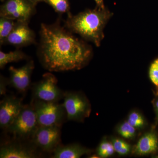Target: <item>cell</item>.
Instances as JSON below:
<instances>
[{
  "mask_svg": "<svg viewBox=\"0 0 158 158\" xmlns=\"http://www.w3.org/2000/svg\"><path fill=\"white\" fill-rule=\"evenodd\" d=\"M37 56L41 65L49 72L79 70L90 61L92 51L59 21L42 23Z\"/></svg>",
  "mask_w": 158,
  "mask_h": 158,
  "instance_id": "6da1fadb",
  "label": "cell"
},
{
  "mask_svg": "<svg viewBox=\"0 0 158 158\" xmlns=\"http://www.w3.org/2000/svg\"><path fill=\"white\" fill-rule=\"evenodd\" d=\"M112 14L105 9L98 8L81 12L75 15L69 14L65 27L99 47L104 37L103 30Z\"/></svg>",
  "mask_w": 158,
  "mask_h": 158,
  "instance_id": "7a4b0ae2",
  "label": "cell"
},
{
  "mask_svg": "<svg viewBox=\"0 0 158 158\" xmlns=\"http://www.w3.org/2000/svg\"><path fill=\"white\" fill-rule=\"evenodd\" d=\"M31 104L34 107L39 126H62L67 120L63 103L33 99Z\"/></svg>",
  "mask_w": 158,
  "mask_h": 158,
  "instance_id": "3957f363",
  "label": "cell"
},
{
  "mask_svg": "<svg viewBox=\"0 0 158 158\" xmlns=\"http://www.w3.org/2000/svg\"><path fill=\"white\" fill-rule=\"evenodd\" d=\"M39 125L35 111L31 104L24 105L16 118L6 130L15 139L31 141Z\"/></svg>",
  "mask_w": 158,
  "mask_h": 158,
  "instance_id": "277c9868",
  "label": "cell"
},
{
  "mask_svg": "<svg viewBox=\"0 0 158 158\" xmlns=\"http://www.w3.org/2000/svg\"><path fill=\"white\" fill-rule=\"evenodd\" d=\"M63 104L67 114V120L83 122L91 113V105L87 98L80 92L66 91Z\"/></svg>",
  "mask_w": 158,
  "mask_h": 158,
  "instance_id": "5b68a950",
  "label": "cell"
},
{
  "mask_svg": "<svg viewBox=\"0 0 158 158\" xmlns=\"http://www.w3.org/2000/svg\"><path fill=\"white\" fill-rule=\"evenodd\" d=\"M57 83L53 74H44L40 81L31 86L33 99L46 102H59L63 99L65 92L59 88Z\"/></svg>",
  "mask_w": 158,
  "mask_h": 158,
  "instance_id": "8992f818",
  "label": "cell"
},
{
  "mask_svg": "<svg viewBox=\"0 0 158 158\" xmlns=\"http://www.w3.org/2000/svg\"><path fill=\"white\" fill-rule=\"evenodd\" d=\"M61 127L39 126L31 141L40 151L52 153L60 145Z\"/></svg>",
  "mask_w": 158,
  "mask_h": 158,
  "instance_id": "52a82bcc",
  "label": "cell"
},
{
  "mask_svg": "<svg viewBox=\"0 0 158 158\" xmlns=\"http://www.w3.org/2000/svg\"><path fill=\"white\" fill-rule=\"evenodd\" d=\"M34 11V4L28 0H8L1 7L0 16L15 21L29 22Z\"/></svg>",
  "mask_w": 158,
  "mask_h": 158,
  "instance_id": "ba28073f",
  "label": "cell"
},
{
  "mask_svg": "<svg viewBox=\"0 0 158 158\" xmlns=\"http://www.w3.org/2000/svg\"><path fill=\"white\" fill-rule=\"evenodd\" d=\"M15 139L3 144L0 148L1 158H36L41 157L39 150L32 142L29 144Z\"/></svg>",
  "mask_w": 158,
  "mask_h": 158,
  "instance_id": "9c48e42d",
  "label": "cell"
},
{
  "mask_svg": "<svg viewBox=\"0 0 158 158\" xmlns=\"http://www.w3.org/2000/svg\"><path fill=\"white\" fill-rule=\"evenodd\" d=\"M22 99L13 95H6L0 103V127L7 130L19 114L24 105Z\"/></svg>",
  "mask_w": 158,
  "mask_h": 158,
  "instance_id": "30bf717a",
  "label": "cell"
},
{
  "mask_svg": "<svg viewBox=\"0 0 158 158\" xmlns=\"http://www.w3.org/2000/svg\"><path fill=\"white\" fill-rule=\"evenodd\" d=\"M34 68V62L32 60L20 68L10 66L9 85L20 93L27 92L31 86V77Z\"/></svg>",
  "mask_w": 158,
  "mask_h": 158,
  "instance_id": "8fae6325",
  "label": "cell"
},
{
  "mask_svg": "<svg viewBox=\"0 0 158 158\" xmlns=\"http://www.w3.org/2000/svg\"><path fill=\"white\" fill-rule=\"evenodd\" d=\"M29 22L16 21L12 31L4 44L22 47L36 43L34 31L28 26Z\"/></svg>",
  "mask_w": 158,
  "mask_h": 158,
  "instance_id": "7c38bea8",
  "label": "cell"
},
{
  "mask_svg": "<svg viewBox=\"0 0 158 158\" xmlns=\"http://www.w3.org/2000/svg\"><path fill=\"white\" fill-rule=\"evenodd\" d=\"M158 148V138L154 131H149L142 135L133 148V153L136 155H148L156 152Z\"/></svg>",
  "mask_w": 158,
  "mask_h": 158,
  "instance_id": "4fadbf2b",
  "label": "cell"
},
{
  "mask_svg": "<svg viewBox=\"0 0 158 158\" xmlns=\"http://www.w3.org/2000/svg\"><path fill=\"white\" fill-rule=\"evenodd\" d=\"M93 150L84 147L78 144L60 145L52 152L54 158H79L93 152Z\"/></svg>",
  "mask_w": 158,
  "mask_h": 158,
  "instance_id": "5bb4252c",
  "label": "cell"
},
{
  "mask_svg": "<svg viewBox=\"0 0 158 158\" xmlns=\"http://www.w3.org/2000/svg\"><path fill=\"white\" fill-rule=\"evenodd\" d=\"M29 59V57L22 51L16 50L8 53L0 52V68L2 69L8 63L18 62Z\"/></svg>",
  "mask_w": 158,
  "mask_h": 158,
  "instance_id": "9a60e30c",
  "label": "cell"
},
{
  "mask_svg": "<svg viewBox=\"0 0 158 158\" xmlns=\"http://www.w3.org/2000/svg\"><path fill=\"white\" fill-rule=\"evenodd\" d=\"M16 21L4 17L0 18V43L5 44L6 39L14 28Z\"/></svg>",
  "mask_w": 158,
  "mask_h": 158,
  "instance_id": "2e32d148",
  "label": "cell"
},
{
  "mask_svg": "<svg viewBox=\"0 0 158 158\" xmlns=\"http://www.w3.org/2000/svg\"><path fill=\"white\" fill-rule=\"evenodd\" d=\"M115 152L112 142L104 138L99 144L96 149L97 155L99 158H106L113 155Z\"/></svg>",
  "mask_w": 158,
  "mask_h": 158,
  "instance_id": "e0dca14e",
  "label": "cell"
},
{
  "mask_svg": "<svg viewBox=\"0 0 158 158\" xmlns=\"http://www.w3.org/2000/svg\"><path fill=\"white\" fill-rule=\"evenodd\" d=\"M111 142L114 148L115 152L119 155H127L131 151V146L126 141L120 138H113L111 139Z\"/></svg>",
  "mask_w": 158,
  "mask_h": 158,
  "instance_id": "ac0fdd59",
  "label": "cell"
},
{
  "mask_svg": "<svg viewBox=\"0 0 158 158\" xmlns=\"http://www.w3.org/2000/svg\"><path fill=\"white\" fill-rule=\"evenodd\" d=\"M118 134L123 138L126 139H133L136 135V129L127 121H124L119 124L117 128Z\"/></svg>",
  "mask_w": 158,
  "mask_h": 158,
  "instance_id": "d6986e66",
  "label": "cell"
},
{
  "mask_svg": "<svg viewBox=\"0 0 158 158\" xmlns=\"http://www.w3.org/2000/svg\"><path fill=\"white\" fill-rule=\"evenodd\" d=\"M127 121L136 129H141L145 127L146 121L143 115L137 111H132L128 116Z\"/></svg>",
  "mask_w": 158,
  "mask_h": 158,
  "instance_id": "ffe728a7",
  "label": "cell"
},
{
  "mask_svg": "<svg viewBox=\"0 0 158 158\" xmlns=\"http://www.w3.org/2000/svg\"><path fill=\"white\" fill-rule=\"evenodd\" d=\"M48 3L56 12L65 13L69 11V4L67 0H44Z\"/></svg>",
  "mask_w": 158,
  "mask_h": 158,
  "instance_id": "44dd1931",
  "label": "cell"
},
{
  "mask_svg": "<svg viewBox=\"0 0 158 158\" xmlns=\"http://www.w3.org/2000/svg\"><path fill=\"white\" fill-rule=\"evenodd\" d=\"M149 76L151 81L158 90V58L156 59L150 65Z\"/></svg>",
  "mask_w": 158,
  "mask_h": 158,
  "instance_id": "7402d4cb",
  "label": "cell"
},
{
  "mask_svg": "<svg viewBox=\"0 0 158 158\" xmlns=\"http://www.w3.org/2000/svg\"><path fill=\"white\" fill-rule=\"evenodd\" d=\"M9 85V79L1 75L0 78V95H5L7 90V87Z\"/></svg>",
  "mask_w": 158,
  "mask_h": 158,
  "instance_id": "603a6c76",
  "label": "cell"
},
{
  "mask_svg": "<svg viewBox=\"0 0 158 158\" xmlns=\"http://www.w3.org/2000/svg\"><path fill=\"white\" fill-rule=\"evenodd\" d=\"M94 1L96 2L97 5L98 6V8L102 9H105L103 0H94Z\"/></svg>",
  "mask_w": 158,
  "mask_h": 158,
  "instance_id": "cb8c5ba5",
  "label": "cell"
},
{
  "mask_svg": "<svg viewBox=\"0 0 158 158\" xmlns=\"http://www.w3.org/2000/svg\"><path fill=\"white\" fill-rule=\"evenodd\" d=\"M155 108V110L156 112L158 118V99L154 103Z\"/></svg>",
  "mask_w": 158,
  "mask_h": 158,
  "instance_id": "d4e9b609",
  "label": "cell"
},
{
  "mask_svg": "<svg viewBox=\"0 0 158 158\" xmlns=\"http://www.w3.org/2000/svg\"><path fill=\"white\" fill-rule=\"evenodd\" d=\"M32 1L34 2H40V1H43V0H32Z\"/></svg>",
  "mask_w": 158,
  "mask_h": 158,
  "instance_id": "484cf974",
  "label": "cell"
}]
</instances>
